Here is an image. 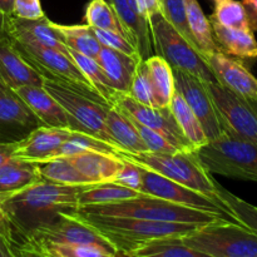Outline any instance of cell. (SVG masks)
Segmentation results:
<instances>
[{"mask_svg": "<svg viewBox=\"0 0 257 257\" xmlns=\"http://www.w3.org/2000/svg\"><path fill=\"white\" fill-rule=\"evenodd\" d=\"M84 186H67L40 180L12 195L0 197L3 221L0 233L20 237L23 242L40 228L59 220L63 215L75 216L78 196Z\"/></svg>", "mask_w": 257, "mask_h": 257, "instance_id": "1", "label": "cell"}, {"mask_svg": "<svg viewBox=\"0 0 257 257\" xmlns=\"http://www.w3.org/2000/svg\"><path fill=\"white\" fill-rule=\"evenodd\" d=\"M75 216L100 233L113 246L118 255L124 257L155 241L183 237L201 226L113 216L80 213H75Z\"/></svg>", "mask_w": 257, "mask_h": 257, "instance_id": "2", "label": "cell"}, {"mask_svg": "<svg viewBox=\"0 0 257 257\" xmlns=\"http://www.w3.org/2000/svg\"><path fill=\"white\" fill-rule=\"evenodd\" d=\"M77 213L140 218V220L162 221V222L191 223V225H206L217 220H226L217 213L186 207L150 195H142L140 197L114 203L80 206Z\"/></svg>", "mask_w": 257, "mask_h": 257, "instance_id": "3", "label": "cell"}, {"mask_svg": "<svg viewBox=\"0 0 257 257\" xmlns=\"http://www.w3.org/2000/svg\"><path fill=\"white\" fill-rule=\"evenodd\" d=\"M117 155L123 160H127L158 175L165 176L225 206L218 196L217 182L212 180L211 173H208L202 167L193 152L177 151L175 153L143 152L138 155H131L118 150Z\"/></svg>", "mask_w": 257, "mask_h": 257, "instance_id": "4", "label": "cell"}, {"mask_svg": "<svg viewBox=\"0 0 257 257\" xmlns=\"http://www.w3.org/2000/svg\"><path fill=\"white\" fill-rule=\"evenodd\" d=\"M193 153L208 173L257 182L256 143L223 133Z\"/></svg>", "mask_w": 257, "mask_h": 257, "instance_id": "5", "label": "cell"}, {"mask_svg": "<svg viewBox=\"0 0 257 257\" xmlns=\"http://www.w3.org/2000/svg\"><path fill=\"white\" fill-rule=\"evenodd\" d=\"M185 245L211 257H252L257 255V233L227 220L201 225L180 238Z\"/></svg>", "mask_w": 257, "mask_h": 257, "instance_id": "6", "label": "cell"}, {"mask_svg": "<svg viewBox=\"0 0 257 257\" xmlns=\"http://www.w3.org/2000/svg\"><path fill=\"white\" fill-rule=\"evenodd\" d=\"M43 87L65 110L70 131L89 135L117 148L105 127L108 110L112 108L109 104L54 80L44 79Z\"/></svg>", "mask_w": 257, "mask_h": 257, "instance_id": "7", "label": "cell"}, {"mask_svg": "<svg viewBox=\"0 0 257 257\" xmlns=\"http://www.w3.org/2000/svg\"><path fill=\"white\" fill-rule=\"evenodd\" d=\"M15 49L20 55L42 75L44 79L54 80L62 83L67 87L73 88L88 97H99L94 88L90 85L74 60L70 58L69 53L60 52L58 49L44 47L32 42H20L9 38ZM104 102V100H103Z\"/></svg>", "mask_w": 257, "mask_h": 257, "instance_id": "8", "label": "cell"}, {"mask_svg": "<svg viewBox=\"0 0 257 257\" xmlns=\"http://www.w3.org/2000/svg\"><path fill=\"white\" fill-rule=\"evenodd\" d=\"M156 55L166 60L172 69L182 70L201 82H216L205 58L195 49L161 13L150 18Z\"/></svg>", "mask_w": 257, "mask_h": 257, "instance_id": "9", "label": "cell"}, {"mask_svg": "<svg viewBox=\"0 0 257 257\" xmlns=\"http://www.w3.org/2000/svg\"><path fill=\"white\" fill-rule=\"evenodd\" d=\"M223 133L257 145V102L235 94L217 82L205 83Z\"/></svg>", "mask_w": 257, "mask_h": 257, "instance_id": "10", "label": "cell"}, {"mask_svg": "<svg viewBox=\"0 0 257 257\" xmlns=\"http://www.w3.org/2000/svg\"><path fill=\"white\" fill-rule=\"evenodd\" d=\"M142 193L155 196V197L162 198V200L170 201V202L177 203V205L186 206V207L217 213L226 220L237 222L232 213L230 212V210L225 206L215 202L210 197L197 192V191L185 187V186L180 185V183L175 182V181L170 180L165 176L158 175V173L143 167Z\"/></svg>", "mask_w": 257, "mask_h": 257, "instance_id": "11", "label": "cell"}, {"mask_svg": "<svg viewBox=\"0 0 257 257\" xmlns=\"http://www.w3.org/2000/svg\"><path fill=\"white\" fill-rule=\"evenodd\" d=\"M43 125L17 92L0 80V142H20Z\"/></svg>", "mask_w": 257, "mask_h": 257, "instance_id": "12", "label": "cell"}, {"mask_svg": "<svg viewBox=\"0 0 257 257\" xmlns=\"http://www.w3.org/2000/svg\"><path fill=\"white\" fill-rule=\"evenodd\" d=\"M32 246L44 245V243H59V245H67V243H78V245H95L99 247L107 248L113 251V246L103 237L100 233L89 225L83 222L77 216L63 215L62 217L54 223L40 230L35 231L27 242ZM117 253V252H115ZM118 255V253H117Z\"/></svg>", "mask_w": 257, "mask_h": 257, "instance_id": "13", "label": "cell"}, {"mask_svg": "<svg viewBox=\"0 0 257 257\" xmlns=\"http://www.w3.org/2000/svg\"><path fill=\"white\" fill-rule=\"evenodd\" d=\"M117 108L127 113L128 115L137 120L141 124L157 131L158 133L167 138L178 151L185 152H195V148L191 145L190 141L186 138L180 125L177 124L170 107L167 108H155L143 105L136 102L128 94H123L118 100Z\"/></svg>", "mask_w": 257, "mask_h": 257, "instance_id": "14", "label": "cell"}, {"mask_svg": "<svg viewBox=\"0 0 257 257\" xmlns=\"http://www.w3.org/2000/svg\"><path fill=\"white\" fill-rule=\"evenodd\" d=\"M172 70L176 92L180 93L181 97L185 99L188 107L200 120L208 138V142L222 136L223 130L205 83L182 70Z\"/></svg>", "mask_w": 257, "mask_h": 257, "instance_id": "15", "label": "cell"}, {"mask_svg": "<svg viewBox=\"0 0 257 257\" xmlns=\"http://www.w3.org/2000/svg\"><path fill=\"white\" fill-rule=\"evenodd\" d=\"M205 60L216 82L245 99L257 102V78L240 60L221 50L206 55Z\"/></svg>", "mask_w": 257, "mask_h": 257, "instance_id": "16", "label": "cell"}, {"mask_svg": "<svg viewBox=\"0 0 257 257\" xmlns=\"http://www.w3.org/2000/svg\"><path fill=\"white\" fill-rule=\"evenodd\" d=\"M112 5L124 37L142 60L156 55L150 19L141 13L136 0H107Z\"/></svg>", "mask_w": 257, "mask_h": 257, "instance_id": "17", "label": "cell"}, {"mask_svg": "<svg viewBox=\"0 0 257 257\" xmlns=\"http://www.w3.org/2000/svg\"><path fill=\"white\" fill-rule=\"evenodd\" d=\"M72 132L73 131L65 128H53L47 125L37 128L27 138L18 142L13 157L29 162H42L54 158Z\"/></svg>", "mask_w": 257, "mask_h": 257, "instance_id": "18", "label": "cell"}, {"mask_svg": "<svg viewBox=\"0 0 257 257\" xmlns=\"http://www.w3.org/2000/svg\"><path fill=\"white\" fill-rule=\"evenodd\" d=\"M0 80L12 89L43 85L44 78L18 53L9 37L0 40Z\"/></svg>", "mask_w": 257, "mask_h": 257, "instance_id": "19", "label": "cell"}, {"mask_svg": "<svg viewBox=\"0 0 257 257\" xmlns=\"http://www.w3.org/2000/svg\"><path fill=\"white\" fill-rule=\"evenodd\" d=\"M15 92L44 125L69 130V119L65 110L43 85H25L15 89Z\"/></svg>", "mask_w": 257, "mask_h": 257, "instance_id": "20", "label": "cell"}, {"mask_svg": "<svg viewBox=\"0 0 257 257\" xmlns=\"http://www.w3.org/2000/svg\"><path fill=\"white\" fill-rule=\"evenodd\" d=\"M7 35L14 40L37 43L44 47L68 53V48L60 42L52 22L47 17L27 20L9 15L7 22Z\"/></svg>", "mask_w": 257, "mask_h": 257, "instance_id": "21", "label": "cell"}, {"mask_svg": "<svg viewBox=\"0 0 257 257\" xmlns=\"http://www.w3.org/2000/svg\"><path fill=\"white\" fill-rule=\"evenodd\" d=\"M68 158L90 185L113 182L123 168L122 158L105 153L83 152Z\"/></svg>", "mask_w": 257, "mask_h": 257, "instance_id": "22", "label": "cell"}, {"mask_svg": "<svg viewBox=\"0 0 257 257\" xmlns=\"http://www.w3.org/2000/svg\"><path fill=\"white\" fill-rule=\"evenodd\" d=\"M95 59L113 87L122 94H128L138 63L142 59L105 47H102Z\"/></svg>", "mask_w": 257, "mask_h": 257, "instance_id": "23", "label": "cell"}, {"mask_svg": "<svg viewBox=\"0 0 257 257\" xmlns=\"http://www.w3.org/2000/svg\"><path fill=\"white\" fill-rule=\"evenodd\" d=\"M105 127L114 145L123 152L131 153V155L148 152L132 120L119 108L112 107L108 110Z\"/></svg>", "mask_w": 257, "mask_h": 257, "instance_id": "24", "label": "cell"}, {"mask_svg": "<svg viewBox=\"0 0 257 257\" xmlns=\"http://www.w3.org/2000/svg\"><path fill=\"white\" fill-rule=\"evenodd\" d=\"M211 25L221 52L240 59L257 58V42L253 32L226 28L215 22H211Z\"/></svg>", "mask_w": 257, "mask_h": 257, "instance_id": "25", "label": "cell"}, {"mask_svg": "<svg viewBox=\"0 0 257 257\" xmlns=\"http://www.w3.org/2000/svg\"><path fill=\"white\" fill-rule=\"evenodd\" d=\"M43 180L34 162L12 157L0 168V197L19 192Z\"/></svg>", "mask_w": 257, "mask_h": 257, "instance_id": "26", "label": "cell"}, {"mask_svg": "<svg viewBox=\"0 0 257 257\" xmlns=\"http://www.w3.org/2000/svg\"><path fill=\"white\" fill-rule=\"evenodd\" d=\"M145 63L152 85L156 108L170 107L176 92L172 68L160 55H152L145 59Z\"/></svg>", "mask_w": 257, "mask_h": 257, "instance_id": "27", "label": "cell"}, {"mask_svg": "<svg viewBox=\"0 0 257 257\" xmlns=\"http://www.w3.org/2000/svg\"><path fill=\"white\" fill-rule=\"evenodd\" d=\"M68 53L99 97L110 107H115L123 94L113 87L97 59L70 49H68Z\"/></svg>", "mask_w": 257, "mask_h": 257, "instance_id": "28", "label": "cell"}, {"mask_svg": "<svg viewBox=\"0 0 257 257\" xmlns=\"http://www.w3.org/2000/svg\"><path fill=\"white\" fill-rule=\"evenodd\" d=\"M185 4L188 28L201 54L205 58L211 53L218 52L220 48L213 37L212 25L203 13L200 3L197 0H185Z\"/></svg>", "mask_w": 257, "mask_h": 257, "instance_id": "29", "label": "cell"}, {"mask_svg": "<svg viewBox=\"0 0 257 257\" xmlns=\"http://www.w3.org/2000/svg\"><path fill=\"white\" fill-rule=\"evenodd\" d=\"M60 42L70 50L84 54L90 58H97L102 49L92 28L85 25H62L52 22Z\"/></svg>", "mask_w": 257, "mask_h": 257, "instance_id": "30", "label": "cell"}, {"mask_svg": "<svg viewBox=\"0 0 257 257\" xmlns=\"http://www.w3.org/2000/svg\"><path fill=\"white\" fill-rule=\"evenodd\" d=\"M142 195L145 193L124 187L115 182H104L84 186L78 196V202H79V207L87 205H104V203L131 200V198L140 197Z\"/></svg>", "mask_w": 257, "mask_h": 257, "instance_id": "31", "label": "cell"}, {"mask_svg": "<svg viewBox=\"0 0 257 257\" xmlns=\"http://www.w3.org/2000/svg\"><path fill=\"white\" fill-rule=\"evenodd\" d=\"M43 180L67 186H89L87 178L77 170L68 157H55L34 162Z\"/></svg>", "mask_w": 257, "mask_h": 257, "instance_id": "32", "label": "cell"}, {"mask_svg": "<svg viewBox=\"0 0 257 257\" xmlns=\"http://www.w3.org/2000/svg\"><path fill=\"white\" fill-rule=\"evenodd\" d=\"M170 108L175 115L176 122L180 125L181 131L186 136V138L193 146L195 151L202 146L207 145L208 138L203 131L202 125H201L200 120L197 119L195 113L188 107L187 103L185 102V99L181 97L178 92H175V94H173Z\"/></svg>", "mask_w": 257, "mask_h": 257, "instance_id": "33", "label": "cell"}, {"mask_svg": "<svg viewBox=\"0 0 257 257\" xmlns=\"http://www.w3.org/2000/svg\"><path fill=\"white\" fill-rule=\"evenodd\" d=\"M212 2L215 4V9L210 17L211 22H215L226 28L253 32L242 3L237 0H212Z\"/></svg>", "mask_w": 257, "mask_h": 257, "instance_id": "34", "label": "cell"}, {"mask_svg": "<svg viewBox=\"0 0 257 257\" xmlns=\"http://www.w3.org/2000/svg\"><path fill=\"white\" fill-rule=\"evenodd\" d=\"M83 152H99L105 155L118 156V148L113 147L109 143L103 142L98 138L92 137L82 132H72L69 137L64 141L62 147L57 152L55 157H72ZM54 157V158H55Z\"/></svg>", "mask_w": 257, "mask_h": 257, "instance_id": "35", "label": "cell"}, {"mask_svg": "<svg viewBox=\"0 0 257 257\" xmlns=\"http://www.w3.org/2000/svg\"><path fill=\"white\" fill-rule=\"evenodd\" d=\"M128 257H211L185 245L180 238H167L151 242Z\"/></svg>", "mask_w": 257, "mask_h": 257, "instance_id": "36", "label": "cell"}, {"mask_svg": "<svg viewBox=\"0 0 257 257\" xmlns=\"http://www.w3.org/2000/svg\"><path fill=\"white\" fill-rule=\"evenodd\" d=\"M84 20L88 27L94 28V29L110 30L124 37L119 20L112 5L107 0H90L85 9Z\"/></svg>", "mask_w": 257, "mask_h": 257, "instance_id": "37", "label": "cell"}, {"mask_svg": "<svg viewBox=\"0 0 257 257\" xmlns=\"http://www.w3.org/2000/svg\"><path fill=\"white\" fill-rule=\"evenodd\" d=\"M32 246V245H30ZM47 257H118L113 251L95 245H78V243H44L33 246Z\"/></svg>", "mask_w": 257, "mask_h": 257, "instance_id": "38", "label": "cell"}, {"mask_svg": "<svg viewBox=\"0 0 257 257\" xmlns=\"http://www.w3.org/2000/svg\"><path fill=\"white\" fill-rule=\"evenodd\" d=\"M218 196H220L221 201H222L223 205L230 210V212L232 213L233 217L236 218L238 223L246 226L247 228H250L251 231L257 233V207L256 206L251 205V203L246 202L242 198L237 197L236 195H233L232 192L227 191L226 188H223L222 186L218 185Z\"/></svg>", "mask_w": 257, "mask_h": 257, "instance_id": "39", "label": "cell"}, {"mask_svg": "<svg viewBox=\"0 0 257 257\" xmlns=\"http://www.w3.org/2000/svg\"><path fill=\"white\" fill-rule=\"evenodd\" d=\"M161 14L197 52H200L188 28L185 0H161Z\"/></svg>", "mask_w": 257, "mask_h": 257, "instance_id": "40", "label": "cell"}, {"mask_svg": "<svg viewBox=\"0 0 257 257\" xmlns=\"http://www.w3.org/2000/svg\"><path fill=\"white\" fill-rule=\"evenodd\" d=\"M128 95H130L132 99H135L136 102L141 103V104L156 108L152 85H151L150 77H148L147 67H146L145 60H141V62L138 63V67L137 69H136L135 77H133Z\"/></svg>", "mask_w": 257, "mask_h": 257, "instance_id": "41", "label": "cell"}, {"mask_svg": "<svg viewBox=\"0 0 257 257\" xmlns=\"http://www.w3.org/2000/svg\"><path fill=\"white\" fill-rule=\"evenodd\" d=\"M125 114H127V113H125ZM128 117H130V119L132 120V123L135 124L136 130H137L138 133H140L141 138H142L143 143H145L146 147H147L148 152H152V153H175V152H177L178 151L177 148H176L175 146H173L172 143L167 140V138L163 137L161 133H158L157 131H155V130H151V128L146 127V125L141 124V123H138L137 120L133 119L131 115H128Z\"/></svg>", "mask_w": 257, "mask_h": 257, "instance_id": "42", "label": "cell"}, {"mask_svg": "<svg viewBox=\"0 0 257 257\" xmlns=\"http://www.w3.org/2000/svg\"><path fill=\"white\" fill-rule=\"evenodd\" d=\"M92 30L93 33H94L95 38L98 39V42L102 44V47L109 48V49L117 50V52H120V53H124V54L131 55V57L140 58L136 48L133 47V45L131 44V43L128 42L122 34L110 32V30L94 29V28H92Z\"/></svg>", "mask_w": 257, "mask_h": 257, "instance_id": "43", "label": "cell"}, {"mask_svg": "<svg viewBox=\"0 0 257 257\" xmlns=\"http://www.w3.org/2000/svg\"><path fill=\"white\" fill-rule=\"evenodd\" d=\"M113 182L142 192V167L127 160H123V168Z\"/></svg>", "mask_w": 257, "mask_h": 257, "instance_id": "44", "label": "cell"}, {"mask_svg": "<svg viewBox=\"0 0 257 257\" xmlns=\"http://www.w3.org/2000/svg\"><path fill=\"white\" fill-rule=\"evenodd\" d=\"M10 15L27 20H35L45 17L40 0H14Z\"/></svg>", "mask_w": 257, "mask_h": 257, "instance_id": "45", "label": "cell"}, {"mask_svg": "<svg viewBox=\"0 0 257 257\" xmlns=\"http://www.w3.org/2000/svg\"><path fill=\"white\" fill-rule=\"evenodd\" d=\"M0 236L9 243V246L12 247V250L14 251L15 256L17 257H47L45 255H43L40 251H38L37 248L30 246L29 243H18L10 240V238H8L7 236L2 235V233H0Z\"/></svg>", "mask_w": 257, "mask_h": 257, "instance_id": "46", "label": "cell"}, {"mask_svg": "<svg viewBox=\"0 0 257 257\" xmlns=\"http://www.w3.org/2000/svg\"><path fill=\"white\" fill-rule=\"evenodd\" d=\"M138 9L150 19L153 14L161 13V0H136Z\"/></svg>", "mask_w": 257, "mask_h": 257, "instance_id": "47", "label": "cell"}, {"mask_svg": "<svg viewBox=\"0 0 257 257\" xmlns=\"http://www.w3.org/2000/svg\"><path fill=\"white\" fill-rule=\"evenodd\" d=\"M242 5L245 7L246 13H247L248 20L252 30L257 29V0H241Z\"/></svg>", "mask_w": 257, "mask_h": 257, "instance_id": "48", "label": "cell"}, {"mask_svg": "<svg viewBox=\"0 0 257 257\" xmlns=\"http://www.w3.org/2000/svg\"><path fill=\"white\" fill-rule=\"evenodd\" d=\"M18 142H0V168L13 157Z\"/></svg>", "mask_w": 257, "mask_h": 257, "instance_id": "49", "label": "cell"}, {"mask_svg": "<svg viewBox=\"0 0 257 257\" xmlns=\"http://www.w3.org/2000/svg\"><path fill=\"white\" fill-rule=\"evenodd\" d=\"M9 15L0 10V40L7 37V22Z\"/></svg>", "mask_w": 257, "mask_h": 257, "instance_id": "50", "label": "cell"}, {"mask_svg": "<svg viewBox=\"0 0 257 257\" xmlns=\"http://www.w3.org/2000/svg\"><path fill=\"white\" fill-rule=\"evenodd\" d=\"M13 3H14V0H0V10L7 15H10L12 14Z\"/></svg>", "mask_w": 257, "mask_h": 257, "instance_id": "51", "label": "cell"}, {"mask_svg": "<svg viewBox=\"0 0 257 257\" xmlns=\"http://www.w3.org/2000/svg\"><path fill=\"white\" fill-rule=\"evenodd\" d=\"M0 241H2L3 246H4V250H5V253H7V257H17V256H15L14 251H13L12 247L9 246V243H8L7 241H5L4 238L2 237V236H0Z\"/></svg>", "mask_w": 257, "mask_h": 257, "instance_id": "52", "label": "cell"}, {"mask_svg": "<svg viewBox=\"0 0 257 257\" xmlns=\"http://www.w3.org/2000/svg\"><path fill=\"white\" fill-rule=\"evenodd\" d=\"M0 257H7V253H5L4 246H3L2 241H0Z\"/></svg>", "mask_w": 257, "mask_h": 257, "instance_id": "53", "label": "cell"}, {"mask_svg": "<svg viewBox=\"0 0 257 257\" xmlns=\"http://www.w3.org/2000/svg\"><path fill=\"white\" fill-rule=\"evenodd\" d=\"M3 218H4V216H3V211H2V208H0V222L3 221Z\"/></svg>", "mask_w": 257, "mask_h": 257, "instance_id": "54", "label": "cell"}, {"mask_svg": "<svg viewBox=\"0 0 257 257\" xmlns=\"http://www.w3.org/2000/svg\"><path fill=\"white\" fill-rule=\"evenodd\" d=\"M252 257H257V255L256 256H252Z\"/></svg>", "mask_w": 257, "mask_h": 257, "instance_id": "55", "label": "cell"}]
</instances>
